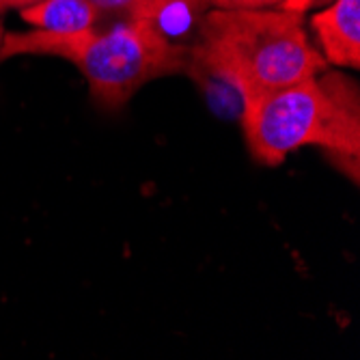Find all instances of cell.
<instances>
[{"label":"cell","instance_id":"52a82bcc","mask_svg":"<svg viewBox=\"0 0 360 360\" xmlns=\"http://www.w3.org/2000/svg\"><path fill=\"white\" fill-rule=\"evenodd\" d=\"M102 13H119L123 20H147L153 22L162 0H91Z\"/></svg>","mask_w":360,"mask_h":360},{"label":"cell","instance_id":"8992f818","mask_svg":"<svg viewBox=\"0 0 360 360\" xmlns=\"http://www.w3.org/2000/svg\"><path fill=\"white\" fill-rule=\"evenodd\" d=\"M207 9V0H162L160 11L151 24L173 44L186 46L184 39L190 35L196 37V30H199Z\"/></svg>","mask_w":360,"mask_h":360},{"label":"cell","instance_id":"9c48e42d","mask_svg":"<svg viewBox=\"0 0 360 360\" xmlns=\"http://www.w3.org/2000/svg\"><path fill=\"white\" fill-rule=\"evenodd\" d=\"M326 3H330V0H285V3H283L281 7H283V9H287V11L307 13L309 9L319 7V5H326Z\"/></svg>","mask_w":360,"mask_h":360},{"label":"cell","instance_id":"5b68a950","mask_svg":"<svg viewBox=\"0 0 360 360\" xmlns=\"http://www.w3.org/2000/svg\"><path fill=\"white\" fill-rule=\"evenodd\" d=\"M102 11L91 0H39L20 11V18L39 30L76 32L93 28Z\"/></svg>","mask_w":360,"mask_h":360},{"label":"cell","instance_id":"277c9868","mask_svg":"<svg viewBox=\"0 0 360 360\" xmlns=\"http://www.w3.org/2000/svg\"><path fill=\"white\" fill-rule=\"evenodd\" d=\"M311 26L326 63L360 68V0H333L311 18Z\"/></svg>","mask_w":360,"mask_h":360},{"label":"cell","instance_id":"ba28073f","mask_svg":"<svg viewBox=\"0 0 360 360\" xmlns=\"http://www.w3.org/2000/svg\"><path fill=\"white\" fill-rule=\"evenodd\" d=\"M216 9H270L281 7L285 0H207Z\"/></svg>","mask_w":360,"mask_h":360},{"label":"cell","instance_id":"6da1fadb","mask_svg":"<svg viewBox=\"0 0 360 360\" xmlns=\"http://www.w3.org/2000/svg\"><path fill=\"white\" fill-rule=\"evenodd\" d=\"M328 70L304 28V13L210 7L190 44L188 72L218 80L242 104Z\"/></svg>","mask_w":360,"mask_h":360},{"label":"cell","instance_id":"3957f363","mask_svg":"<svg viewBox=\"0 0 360 360\" xmlns=\"http://www.w3.org/2000/svg\"><path fill=\"white\" fill-rule=\"evenodd\" d=\"M24 54L74 63L93 102L104 110L125 106L151 80L186 74L190 63V46L173 44L147 20H121L106 30L93 26L76 32H5L0 60Z\"/></svg>","mask_w":360,"mask_h":360},{"label":"cell","instance_id":"7a4b0ae2","mask_svg":"<svg viewBox=\"0 0 360 360\" xmlns=\"http://www.w3.org/2000/svg\"><path fill=\"white\" fill-rule=\"evenodd\" d=\"M242 127L250 155L278 167L293 151L319 147L358 181L360 100L352 78L321 74L242 104Z\"/></svg>","mask_w":360,"mask_h":360},{"label":"cell","instance_id":"30bf717a","mask_svg":"<svg viewBox=\"0 0 360 360\" xmlns=\"http://www.w3.org/2000/svg\"><path fill=\"white\" fill-rule=\"evenodd\" d=\"M35 3H39V0H0V13L3 11H22V9H26V7H30V5H35Z\"/></svg>","mask_w":360,"mask_h":360},{"label":"cell","instance_id":"8fae6325","mask_svg":"<svg viewBox=\"0 0 360 360\" xmlns=\"http://www.w3.org/2000/svg\"><path fill=\"white\" fill-rule=\"evenodd\" d=\"M3 37H5V28H3V20H0V46H3Z\"/></svg>","mask_w":360,"mask_h":360}]
</instances>
